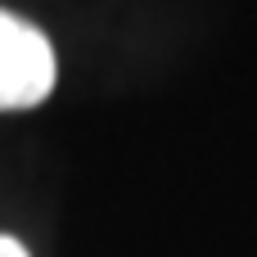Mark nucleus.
Masks as SVG:
<instances>
[{
  "mask_svg": "<svg viewBox=\"0 0 257 257\" xmlns=\"http://www.w3.org/2000/svg\"><path fill=\"white\" fill-rule=\"evenodd\" d=\"M59 77L54 45L41 27L0 9V113L36 108L50 99Z\"/></svg>",
  "mask_w": 257,
  "mask_h": 257,
  "instance_id": "1",
  "label": "nucleus"
},
{
  "mask_svg": "<svg viewBox=\"0 0 257 257\" xmlns=\"http://www.w3.org/2000/svg\"><path fill=\"white\" fill-rule=\"evenodd\" d=\"M0 257H32V253H27L14 235H0Z\"/></svg>",
  "mask_w": 257,
  "mask_h": 257,
  "instance_id": "2",
  "label": "nucleus"
}]
</instances>
